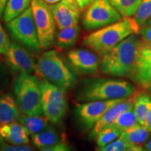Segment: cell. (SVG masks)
I'll return each mask as SVG.
<instances>
[{"label":"cell","mask_w":151,"mask_h":151,"mask_svg":"<svg viewBox=\"0 0 151 151\" xmlns=\"http://www.w3.org/2000/svg\"><path fill=\"white\" fill-rule=\"evenodd\" d=\"M11 42L9 36L0 23V54L5 55L10 47Z\"/></svg>","instance_id":"29"},{"label":"cell","mask_w":151,"mask_h":151,"mask_svg":"<svg viewBox=\"0 0 151 151\" xmlns=\"http://www.w3.org/2000/svg\"><path fill=\"white\" fill-rule=\"evenodd\" d=\"M139 35L133 34L129 36L104 55L100 62L103 73L130 78L134 70L142 42Z\"/></svg>","instance_id":"1"},{"label":"cell","mask_w":151,"mask_h":151,"mask_svg":"<svg viewBox=\"0 0 151 151\" xmlns=\"http://www.w3.org/2000/svg\"><path fill=\"white\" fill-rule=\"evenodd\" d=\"M80 33V27L78 24L60 29L57 35V43L62 48H67L73 46Z\"/></svg>","instance_id":"20"},{"label":"cell","mask_w":151,"mask_h":151,"mask_svg":"<svg viewBox=\"0 0 151 151\" xmlns=\"http://www.w3.org/2000/svg\"><path fill=\"white\" fill-rule=\"evenodd\" d=\"M18 121L28 129L31 134H37L48 127V119L41 115H22Z\"/></svg>","instance_id":"19"},{"label":"cell","mask_w":151,"mask_h":151,"mask_svg":"<svg viewBox=\"0 0 151 151\" xmlns=\"http://www.w3.org/2000/svg\"><path fill=\"white\" fill-rule=\"evenodd\" d=\"M34 149L32 147L27 146L26 144L23 145H8L6 143H4L0 146V150L6 151H31Z\"/></svg>","instance_id":"30"},{"label":"cell","mask_w":151,"mask_h":151,"mask_svg":"<svg viewBox=\"0 0 151 151\" xmlns=\"http://www.w3.org/2000/svg\"><path fill=\"white\" fill-rule=\"evenodd\" d=\"M130 78L140 88L149 89L151 87V59L138 56L134 70Z\"/></svg>","instance_id":"17"},{"label":"cell","mask_w":151,"mask_h":151,"mask_svg":"<svg viewBox=\"0 0 151 151\" xmlns=\"http://www.w3.org/2000/svg\"><path fill=\"white\" fill-rule=\"evenodd\" d=\"M141 27L134 18L123 17L114 23L96 30L84 38L83 43L92 51L103 56L125 38L139 34Z\"/></svg>","instance_id":"2"},{"label":"cell","mask_w":151,"mask_h":151,"mask_svg":"<svg viewBox=\"0 0 151 151\" xmlns=\"http://www.w3.org/2000/svg\"><path fill=\"white\" fill-rule=\"evenodd\" d=\"M8 83V76L5 68L0 63V92L3 91Z\"/></svg>","instance_id":"33"},{"label":"cell","mask_w":151,"mask_h":151,"mask_svg":"<svg viewBox=\"0 0 151 151\" xmlns=\"http://www.w3.org/2000/svg\"><path fill=\"white\" fill-rule=\"evenodd\" d=\"M151 17V0H142L138 7L134 19L141 28Z\"/></svg>","instance_id":"27"},{"label":"cell","mask_w":151,"mask_h":151,"mask_svg":"<svg viewBox=\"0 0 151 151\" xmlns=\"http://www.w3.org/2000/svg\"><path fill=\"white\" fill-rule=\"evenodd\" d=\"M46 3L50 4H56L59 1H61V0H44Z\"/></svg>","instance_id":"39"},{"label":"cell","mask_w":151,"mask_h":151,"mask_svg":"<svg viewBox=\"0 0 151 151\" xmlns=\"http://www.w3.org/2000/svg\"><path fill=\"white\" fill-rule=\"evenodd\" d=\"M132 143L128 142L120 134V137L117 138L116 140L109 143L108 145L98 149L101 151H129Z\"/></svg>","instance_id":"28"},{"label":"cell","mask_w":151,"mask_h":151,"mask_svg":"<svg viewBox=\"0 0 151 151\" xmlns=\"http://www.w3.org/2000/svg\"><path fill=\"white\" fill-rule=\"evenodd\" d=\"M7 1L8 0H0V18L3 16Z\"/></svg>","instance_id":"37"},{"label":"cell","mask_w":151,"mask_h":151,"mask_svg":"<svg viewBox=\"0 0 151 151\" xmlns=\"http://www.w3.org/2000/svg\"><path fill=\"white\" fill-rule=\"evenodd\" d=\"M36 71L43 80L64 90L72 89L77 78L56 50H50L39 56Z\"/></svg>","instance_id":"4"},{"label":"cell","mask_w":151,"mask_h":151,"mask_svg":"<svg viewBox=\"0 0 151 151\" xmlns=\"http://www.w3.org/2000/svg\"><path fill=\"white\" fill-rule=\"evenodd\" d=\"M139 35L141 39L146 43H151V24L145 25L141 28Z\"/></svg>","instance_id":"32"},{"label":"cell","mask_w":151,"mask_h":151,"mask_svg":"<svg viewBox=\"0 0 151 151\" xmlns=\"http://www.w3.org/2000/svg\"><path fill=\"white\" fill-rule=\"evenodd\" d=\"M16 101L24 115H42L40 82L35 76L22 73L14 86Z\"/></svg>","instance_id":"5"},{"label":"cell","mask_w":151,"mask_h":151,"mask_svg":"<svg viewBox=\"0 0 151 151\" xmlns=\"http://www.w3.org/2000/svg\"><path fill=\"white\" fill-rule=\"evenodd\" d=\"M43 151H67L70 150V148L68 146L67 143L60 142L59 143L54 145V146L49 147V148H45Z\"/></svg>","instance_id":"34"},{"label":"cell","mask_w":151,"mask_h":151,"mask_svg":"<svg viewBox=\"0 0 151 151\" xmlns=\"http://www.w3.org/2000/svg\"><path fill=\"white\" fill-rule=\"evenodd\" d=\"M121 135L132 144L141 145L148 139L149 131L144 126L138 124L124 130Z\"/></svg>","instance_id":"23"},{"label":"cell","mask_w":151,"mask_h":151,"mask_svg":"<svg viewBox=\"0 0 151 151\" xmlns=\"http://www.w3.org/2000/svg\"><path fill=\"white\" fill-rule=\"evenodd\" d=\"M68 59L71 65L81 73L92 74L97 71L99 62L93 52L85 49H73L68 52Z\"/></svg>","instance_id":"13"},{"label":"cell","mask_w":151,"mask_h":151,"mask_svg":"<svg viewBox=\"0 0 151 151\" xmlns=\"http://www.w3.org/2000/svg\"><path fill=\"white\" fill-rule=\"evenodd\" d=\"M5 56L7 65L15 72L30 74L36 71L37 63L35 59L18 43H11Z\"/></svg>","instance_id":"11"},{"label":"cell","mask_w":151,"mask_h":151,"mask_svg":"<svg viewBox=\"0 0 151 151\" xmlns=\"http://www.w3.org/2000/svg\"><path fill=\"white\" fill-rule=\"evenodd\" d=\"M20 109L16 101L11 94L0 95V125L18 121Z\"/></svg>","instance_id":"16"},{"label":"cell","mask_w":151,"mask_h":151,"mask_svg":"<svg viewBox=\"0 0 151 151\" xmlns=\"http://www.w3.org/2000/svg\"><path fill=\"white\" fill-rule=\"evenodd\" d=\"M56 25L59 29L78 24L80 10L78 5L70 4L64 0L50 6Z\"/></svg>","instance_id":"12"},{"label":"cell","mask_w":151,"mask_h":151,"mask_svg":"<svg viewBox=\"0 0 151 151\" xmlns=\"http://www.w3.org/2000/svg\"><path fill=\"white\" fill-rule=\"evenodd\" d=\"M6 27L11 35L24 46L34 51L40 50V43L31 6L20 16L7 22Z\"/></svg>","instance_id":"9"},{"label":"cell","mask_w":151,"mask_h":151,"mask_svg":"<svg viewBox=\"0 0 151 151\" xmlns=\"http://www.w3.org/2000/svg\"><path fill=\"white\" fill-rule=\"evenodd\" d=\"M135 93V87L127 81L99 78L85 80L77 99L81 101L127 99Z\"/></svg>","instance_id":"3"},{"label":"cell","mask_w":151,"mask_h":151,"mask_svg":"<svg viewBox=\"0 0 151 151\" xmlns=\"http://www.w3.org/2000/svg\"><path fill=\"white\" fill-rule=\"evenodd\" d=\"M40 87L43 115L52 123H60L67 111L65 90L46 80L41 81Z\"/></svg>","instance_id":"6"},{"label":"cell","mask_w":151,"mask_h":151,"mask_svg":"<svg viewBox=\"0 0 151 151\" xmlns=\"http://www.w3.org/2000/svg\"><path fill=\"white\" fill-rule=\"evenodd\" d=\"M122 16L109 0H94L83 16V26L86 30H94L119 21Z\"/></svg>","instance_id":"8"},{"label":"cell","mask_w":151,"mask_h":151,"mask_svg":"<svg viewBox=\"0 0 151 151\" xmlns=\"http://www.w3.org/2000/svg\"><path fill=\"white\" fill-rule=\"evenodd\" d=\"M138 56L141 58L151 59V43H146L142 41Z\"/></svg>","instance_id":"31"},{"label":"cell","mask_w":151,"mask_h":151,"mask_svg":"<svg viewBox=\"0 0 151 151\" xmlns=\"http://www.w3.org/2000/svg\"><path fill=\"white\" fill-rule=\"evenodd\" d=\"M31 8L41 48H48L53 44L56 33L51 9L44 0H32Z\"/></svg>","instance_id":"7"},{"label":"cell","mask_w":151,"mask_h":151,"mask_svg":"<svg viewBox=\"0 0 151 151\" xmlns=\"http://www.w3.org/2000/svg\"><path fill=\"white\" fill-rule=\"evenodd\" d=\"M143 126H144L149 132H151V109L150 111H149L148 116L146 117V120H145Z\"/></svg>","instance_id":"36"},{"label":"cell","mask_w":151,"mask_h":151,"mask_svg":"<svg viewBox=\"0 0 151 151\" xmlns=\"http://www.w3.org/2000/svg\"><path fill=\"white\" fill-rule=\"evenodd\" d=\"M3 138L1 137V134H0V146H1V145L3 144L4 143V140H3Z\"/></svg>","instance_id":"41"},{"label":"cell","mask_w":151,"mask_h":151,"mask_svg":"<svg viewBox=\"0 0 151 151\" xmlns=\"http://www.w3.org/2000/svg\"><path fill=\"white\" fill-rule=\"evenodd\" d=\"M149 90H150V91L151 92V87H150V88H149Z\"/></svg>","instance_id":"43"},{"label":"cell","mask_w":151,"mask_h":151,"mask_svg":"<svg viewBox=\"0 0 151 151\" xmlns=\"http://www.w3.org/2000/svg\"><path fill=\"white\" fill-rule=\"evenodd\" d=\"M29 132L17 121L0 125V134L7 142L14 145L27 144L29 142Z\"/></svg>","instance_id":"15"},{"label":"cell","mask_w":151,"mask_h":151,"mask_svg":"<svg viewBox=\"0 0 151 151\" xmlns=\"http://www.w3.org/2000/svg\"><path fill=\"white\" fill-rule=\"evenodd\" d=\"M75 1L79 9L81 10V9H84L87 6H88L94 0H75Z\"/></svg>","instance_id":"35"},{"label":"cell","mask_w":151,"mask_h":151,"mask_svg":"<svg viewBox=\"0 0 151 151\" xmlns=\"http://www.w3.org/2000/svg\"><path fill=\"white\" fill-rule=\"evenodd\" d=\"M142 0H109L122 17L134 16Z\"/></svg>","instance_id":"24"},{"label":"cell","mask_w":151,"mask_h":151,"mask_svg":"<svg viewBox=\"0 0 151 151\" xmlns=\"http://www.w3.org/2000/svg\"><path fill=\"white\" fill-rule=\"evenodd\" d=\"M149 24H151V17L150 18L148 19V21H147L146 22V24H145V25H149ZM144 25V26H145Z\"/></svg>","instance_id":"42"},{"label":"cell","mask_w":151,"mask_h":151,"mask_svg":"<svg viewBox=\"0 0 151 151\" xmlns=\"http://www.w3.org/2000/svg\"><path fill=\"white\" fill-rule=\"evenodd\" d=\"M145 150H148V151H151V137L148 142L146 143V146H145Z\"/></svg>","instance_id":"38"},{"label":"cell","mask_w":151,"mask_h":151,"mask_svg":"<svg viewBox=\"0 0 151 151\" xmlns=\"http://www.w3.org/2000/svg\"><path fill=\"white\" fill-rule=\"evenodd\" d=\"M64 1H65L66 2L70 4H73V5H77L76 2L75 0H64Z\"/></svg>","instance_id":"40"},{"label":"cell","mask_w":151,"mask_h":151,"mask_svg":"<svg viewBox=\"0 0 151 151\" xmlns=\"http://www.w3.org/2000/svg\"><path fill=\"white\" fill-rule=\"evenodd\" d=\"M122 132L113 126H109L100 131L95 137L99 148H103L120 137Z\"/></svg>","instance_id":"26"},{"label":"cell","mask_w":151,"mask_h":151,"mask_svg":"<svg viewBox=\"0 0 151 151\" xmlns=\"http://www.w3.org/2000/svg\"><path fill=\"white\" fill-rule=\"evenodd\" d=\"M32 0H8L4 12V20L8 22L20 16L29 7Z\"/></svg>","instance_id":"22"},{"label":"cell","mask_w":151,"mask_h":151,"mask_svg":"<svg viewBox=\"0 0 151 151\" xmlns=\"http://www.w3.org/2000/svg\"><path fill=\"white\" fill-rule=\"evenodd\" d=\"M134 96L130 97L127 99L120 101L106 112L100 120L92 127V129L90 134V138H95L97 134L105 127L111 125L122 113L133 108Z\"/></svg>","instance_id":"14"},{"label":"cell","mask_w":151,"mask_h":151,"mask_svg":"<svg viewBox=\"0 0 151 151\" xmlns=\"http://www.w3.org/2000/svg\"><path fill=\"white\" fill-rule=\"evenodd\" d=\"M126 99L98 100L77 105L76 116L82 127L89 129L102 118L111 107Z\"/></svg>","instance_id":"10"},{"label":"cell","mask_w":151,"mask_h":151,"mask_svg":"<svg viewBox=\"0 0 151 151\" xmlns=\"http://www.w3.org/2000/svg\"><path fill=\"white\" fill-rule=\"evenodd\" d=\"M32 140L34 144L41 150L61 142L58 132L49 127L39 133L32 134Z\"/></svg>","instance_id":"18"},{"label":"cell","mask_w":151,"mask_h":151,"mask_svg":"<svg viewBox=\"0 0 151 151\" xmlns=\"http://www.w3.org/2000/svg\"><path fill=\"white\" fill-rule=\"evenodd\" d=\"M133 109L138 122L143 126L146 117L151 109V97L146 94L134 96Z\"/></svg>","instance_id":"21"},{"label":"cell","mask_w":151,"mask_h":151,"mask_svg":"<svg viewBox=\"0 0 151 151\" xmlns=\"http://www.w3.org/2000/svg\"><path fill=\"white\" fill-rule=\"evenodd\" d=\"M139 124L138 122L137 118L134 111L132 108L129 110L124 111L118 117V118L111 124V126L117 128L122 132H124L128 128L133 127L136 124ZM110 126V125H109Z\"/></svg>","instance_id":"25"}]
</instances>
